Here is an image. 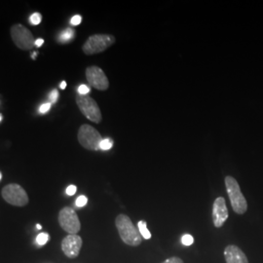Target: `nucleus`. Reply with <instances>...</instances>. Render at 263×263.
I'll return each instance as SVG.
<instances>
[{
	"label": "nucleus",
	"instance_id": "f257e3e1",
	"mask_svg": "<svg viewBox=\"0 0 263 263\" xmlns=\"http://www.w3.org/2000/svg\"><path fill=\"white\" fill-rule=\"evenodd\" d=\"M115 226L123 242L130 247H138L142 242V236L131 218L126 215H118L115 218Z\"/></svg>",
	"mask_w": 263,
	"mask_h": 263
},
{
	"label": "nucleus",
	"instance_id": "f03ea898",
	"mask_svg": "<svg viewBox=\"0 0 263 263\" xmlns=\"http://www.w3.org/2000/svg\"><path fill=\"white\" fill-rule=\"evenodd\" d=\"M226 191L230 199L231 207L237 215H244L248 211V202L241 191L238 181L233 177L227 176L226 179Z\"/></svg>",
	"mask_w": 263,
	"mask_h": 263
},
{
	"label": "nucleus",
	"instance_id": "7ed1b4c3",
	"mask_svg": "<svg viewBox=\"0 0 263 263\" xmlns=\"http://www.w3.org/2000/svg\"><path fill=\"white\" fill-rule=\"evenodd\" d=\"M103 140L104 139L101 136V134L97 131L94 127L88 124H84L79 128L78 141L86 149L92 151H100V145Z\"/></svg>",
	"mask_w": 263,
	"mask_h": 263
},
{
	"label": "nucleus",
	"instance_id": "20e7f679",
	"mask_svg": "<svg viewBox=\"0 0 263 263\" xmlns=\"http://www.w3.org/2000/svg\"><path fill=\"white\" fill-rule=\"evenodd\" d=\"M1 197L15 207H25L28 204V193L17 183H10L2 188Z\"/></svg>",
	"mask_w": 263,
	"mask_h": 263
},
{
	"label": "nucleus",
	"instance_id": "39448f33",
	"mask_svg": "<svg viewBox=\"0 0 263 263\" xmlns=\"http://www.w3.org/2000/svg\"><path fill=\"white\" fill-rule=\"evenodd\" d=\"M114 42L115 38L110 34H94L86 40L82 50L86 55H95L104 52Z\"/></svg>",
	"mask_w": 263,
	"mask_h": 263
},
{
	"label": "nucleus",
	"instance_id": "423d86ee",
	"mask_svg": "<svg viewBox=\"0 0 263 263\" xmlns=\"http://www.w3.org/2000/svg\"><path fill=\"white\" fill-rule=\"evenodd\" d=\"M11 38L14 41L15 45L21 50H31L35 46V40L33 34L28 28L23 25H14L10 28Z\"/></svg>",
	"mask_w": 263,
	"mask_h": 263
},
{
	"label": "nucleus",
	"instance_id": "0eeeda50",
	"mask_svg": "<svg viewBox=\"0 0 263 263\" xmlns=\"http://www.w3.org/2000/svg\"><path fill=\"white\" fill-rule=\"evenodd\" d=\"M76 104L87 119L98 124L101 123L103 118L102 112L94 99H92L90 96L78 94L76 96Z\"/></svg>",
	"mask_w": 263,
	"mask_h": 263
},
{
	"label": "nucleus",
	"instance_id": "6e6552de",
	"mask_svg": "<svg viewBox=\"0 0 263 263\" xmlns=\"http://www.w3.org/2000/svg\"><path fill=\"white\" fill-rule=\"evenodd\" d=\"M59 224L69 235H77L81 229V223L74 209L63 208L59 213Z\"/></svg>",
	"mask_w": 263,
	"mask_h": 263
},
{
	"label": "nucleus",
	"instance_id": "1a4fd4ad",
	"mask_svg": "<svg viewBox=\"0 0 263 263\" xmlns=\"http://www.w3.org/2000/svg\"><path fill=\"white\" fill-rule=\"evenodd\" d=\"M86 78L88 83L97 90L105 91L109 87L107 77L105 76L104 70L99 66H92L87 67Z\"/></svg>",
	"mask_w": 263,
	"mask_h": 263
},
{
	"label": "nucleus",
	"instance_id": "9d476101",
	"mask_svg": "<svg viewBox=\"0 0 263 263\" xmlns=\"http://www.w3.org/2000/svg\"><path fill=\"white\" fill-rule=\"evenodd\" d=\"M83 241L82 238L78 235H67L62 241V251L68 258L74 259L82 249Z\"/></svg>",
	"mask_w": 263,
	"mask_h": 263
},
{
	"label": "nucleus",
	"instance_id": "9b49d317",
	"mask_svg": "<svg viewBox=\"0 0 263 263\" xmlns=\"http://www.w3.org/2000/svg\"><path fill=\"white\" fill-rule=\"evenodd\" d=\"M229 216L228 209L226 207V199L217 197L213 205V222L216 228L222 227Z\"/></svg>",
	"mask_w": 263,
	"mask_h": 263
},
{
	"label": "nucleus",
	"instance_id": "f8f14e48",
	"mask_svg": "<svg viewBox=\"0 0 263 263\" xmlns=\"http://www.w3.org/2000/svg\"><path fill=\"white\" fill-rule=\"evenodd\" d=\"M226 263H249V259L244 252L235 245H229L224 249Z\"/></svg>",
	"mask_w": 263,
	"mask_h": 263
},
{
	"label": "nucleus",
	"instance_id": "ddd939ff",
	"mask_svg": "<svg viewBox=\"0 0 263 263\" xmlns=\"http://www.w3.org/2000/svg\"><path fill=\"white\" fill-rule=\"evenodd\" d=\"M74 38H76V30L72 28H67L59 34L58 41L61 44H67V43H70Z\"/></svg>",
	"mask_w": 263,
	"mask_h": 263
},
{
	"label": "nucleus",
	"instance_id": "4468645a",
	"mask_svg": "<svg viewBox=\"0 0 263 263\" xmlns=\"http://www.w3.org/2000/svg\"><path fill=\"white\" fill-rule=\"evenodd\" d=\"M138 227H139V230H140V233H141V235L142 236V238L145 239V240H149L151 238V231L147 229L146 222L143 221V220L139 221Z\"/></svg>",
	"mask_w": 263,
	"mask_h": 263
},
{
	"label": "nucleus",
	"instance_id": "2eb2a0df",
	"mask_svg": "<svg viewBox=\"0 0 263 263\" xmlns=\"http://www.w3.org/2000/svg\"><path fill=\"white\" fill-rule=\"evenodd\" d=\"M113 146V141L110 139H104L101 142V151H109Z\"/></svg>",
	"mask_w": 263,
	"mask_h": 263
},
{
	"label": "nucleus",
	"instance_id": "dca6fc26",
	"mask_svg": "<svg viewBox=\"0 0 263 263\" xmlns=\"http://www.w3.org/2000/svg\"><path fill=\"white\" fill-rule=\"evenodd\" d=\"M41 19H42L41 15H40L39 13H37V12H35V13H33V14L30 16L29 22H30L31 25L37 26V25H39V24L41 23Z\"/></svg>",
	"mask_w": 263,
	"mask_h": 263
},
{
	"label": "nucleus",
	"instance_id": "f3484780",
	"mask_svg": "<svg viewBox=\"0 0 263 263\" xmlns=\"http://www.w3.org/2000/svg\"><path fill=\"white\" fill-rule=\"evenodd\" d=\"M49 240V235L47 233H40L39 235L36 237V243L39 246H44L46 244Z\"/></svg>",
	"mask_w": 263,
	"mask_h": 263
},
{
	"label": "nucleus",
	"instance_id": "a211bd4d",
	"mask_svg": "<svg viewBox=\"0 0 263 263\" xmlns=\"http://www.w3.org/2000/svg\"><path fill=\"white\" fill-rule=\"evenodd\" d=\"M91 92L90 88L87 85H80L78 87V94L82 95V96H88V94Z\"/></svg>",
	"mask_w": 263,
	"mask_h": 263
},
{
	"label": "nucleus",
	"instance_id": "6ab92c4d",
	"mask_svg": "<svg viewBox=\"0 0 263 263\" xmlns=\"http://www.w3.org/2000/svg\"><path fill=\"white\" fill-rule=\"evenodd\" d=\"M87 202H88V199L86 196H79V197L76 199V205L78 208H82L86 206V204H87Z\"/></svg>",
	"mask_w": 263,
	"mask_h": 263
},
{
	"label": "nucleus",
	"instance_id": "aec40b11",
	"mask_svg": "<svg viewBox=\"0 0 263 263\" xmlns=\"http://www.w3.org/2000/svg\"><path fill=\"white\" fill-rule=\"evenodd\" d=\"M181 241H182V244L184 245V246H191V245L193 244V242H194V239H193L192 236L186 234V235L182 237Z\"/></svg>",
	"mask_w": 263,
	"mask_h": 263
},
{
	"label": "nucleus",
	"instance_id": "412c9836",
	"mask_svg": "<svg viewBox=\"0 0 263 263\" xmlns=\"http://www.w3.org/2000/svg\"><path fill=\"white\" fill-rule=\"evenodd\" d=\"M51 106H52V104H51V103L42 104V105L39 107V112L41 113V114H45V113H47L48 111L51 109Z\"/></svg>",
	"mask_w": 263,
	"mask_h": 263
},
{
	"label": "nucleus",
	"instance_id": "4be33fe9",
	"mask_svg": "<svg viewBox=\"0 0 263 263\" xmlns=\"http://www.w3.org/2000/svg\"><path fill=\"white\" fill-rule=\"evenodd\" d=\"M58 99H59V92H58V90L55 89L50 94V102H51V104H55L57 101H58Z\"/></svg>",
	"mask_w": 263,
	"mask_h": 263
},
{
	"label": "nucleus",
	"instance_id": "5701e85b",
	"mask_svg": "<svg viewBox=\"0 0 263 263\" xmlns=\"http://www.w3.org/2000/svg\"><path fill=\"white\" fill-rule=\"evenodd\" d=\"M162 263H184L183 260L181 258H179L178 256H173V257H170L168 259H166L165 261H163Z\"/></svg>",
	"mask_w": 263,
	"mask_h": 263
},
{
	"label": "nucleus",
	"instance_id": "b1692460",
	"mask_svg": "<svg viewBox=\"0 0 263 263\" xmlns=\"http://www.w3.org/2000/svg\"><path fill=\"white\" fill-rule=\"evenodd\" d=\"M81 22H82V18H81V16L76 15L74 17H72V19L70 21V24H71L72 26H78V25H80V24H81Z\"/></svg>",
	"mask_w": 263,
	"mask_h": 263
},
{
	"label": "nucleus",
	"instance_id": "393cba45",
	"mask_svg": "<svg viewBox=\"0 0 263 263\" xmlns=\"http://www.w3.org/2000/svg\"><path fill=\"white\" fill-rule=\"evenodd\" d=\"M76 190H77V188H76V185H69L68 187L66 188V194L68 196H73L76 193Z\"/></svg>",
	"mask_w": 263,
	"mask_h": 263
},
{
	"label": "nucleus",
	"instance_id": "a878e982",
	"mask_svg": "<svg viewBox=\"0 0 263 263\" xmlns=\"http://www.w3.org/2000/svg\"><path fill=\"white\" fill-rule=\"evenodd\" d=\"M43 44H44V40L43 39L39 38L37 40H35V46L36 47H41Z\"/></svg>",
	"mask_w": 263,
	"mask_h": 263
},
{
	"label": "nucleus",
	"instance_id": "bb28decb",
	"mask_svg": "<svg viewBox=\"0 0 263 263\" xmlns=\"http://www.w3.org/2000/svg\"><path fill=\"white\" fill-rule=\"evenodd\" d=\"M60 87H61V89H63V90H64V89H66V81H63V82H62V83H61V85H60Z\"/></svg>",
	"mask_w": 263,
	"mask_h": 263
},
{
	"label": "nucleus",
	"instance_id": "cd10ccee",
	"mask_svg": "<svg viewBox=\"0 0 263 263\" xmlns=\"http://www.w3.org/2000/svg\"><path fill=\"white\" fill-rule=\"evenodd\" d=\"M36 56H37V52H34V53L32 54V56H31V58H32V60H35V58H36Z\"/></svg>",
	"mask_w": 263,
	"mask_h": 263
},
{
	"label": "nucleus",
	"instance_id": "c85d7f7f",
	"mask_svg": "<svg viewBox=\"0 0 263 263\" xmlns=\"http://www.w3.org/2000/svg\"><path fill=\"white\" fill-rule=\"evenodd\" d=\"M36 228H37V229H41L42 227H41V226H40V224H36Z\"/></svg>",
	"mask_w": 263,
	"mask_h": 263
},
{
	"label": "nucleus",
	"instance_id": "c756f323",
	"mask_svg": "<svg viewBox=\"0 0 263 263\" xmlns=\"http://www.w3.org/2000/svg\"><path fill=\"white\" fill-rule=\"evenodd\" d=\"M2 120H3V116H2V114H1V116H0V122H2Z\"/></svg>",
	"mask_w": 263,
	"mask_h": 263
}]
</instances>
